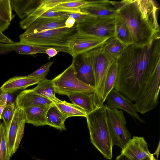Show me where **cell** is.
Here are the masks:
<instances>
[{
	"label": "cell",
	"instance_id": "6da1fadb",
	"mask_svg": "<svg viewBox=\"0 0 160 160\" xmlns=\"http://www.w3.org/2000/svg\"><path fill=\"white\" fill-rule=\"evenodd\" d=\"M160 38L159 33L147 44L127 46L117 61L118 74L114 89L132 102L160 63Z\"/></svg>",
	"mask_w": 160,
	"mask_h": 160
},
{
	"label": "cell",
	"instance_id": "7a4b0ae2",
	"mask_svg": "<svg viewBox=\"0 0 160 160\" xmlns=\"http://www.w3.org/2000/svg\"><path fill=\"white\" fill-rule=\"evenodd\" d=\"M131 32L132 44L142 46L150 42L160 32L158 21L159 6L152 0L110 1Z\"/></svg>",
	"mask_w": 160,
	"mask_h": 160
},
{
	"label": "cell",
	"instance_id": "3957f363",
	"mask_svg": "<svg viewBox=\"0 0 160 160\" xmlns=\"http://www.w3.org/2000/svg\"><path fill=\"white\" fill-rule=\"evenodd\" d=\"M107 109L106 104L96 107L86 118L91 143L105 158L110 160L113 146L108 124Z\"/></svg>",
	"mask_w": 160,
	"mask_h": 160
},
{
	"label": "cell",
	"instance_id": "277c9868",
	"mask_svg": "<svg viewBox=\"0 0 160 160\" xmlns=\"http://www.w3.org/2000/svg\"><path fill=\"white\" fill-rule=\"evenodd\" d=\"M78 32L75 24L69 28H61L28 35L22 34L19 42L37 46L68 48L69 42Z\"/></svg>",
	"mask_w": 160,
	"mask_h": 160
},
{
	"label": "cell",
	"instance_id": "5b68a950",
	"mask_svg": "<svg viewBox=\"0 0 160 160\" xmlns=\"http://www.w3.org/2000/svg\"><path fill=\"white\" fill-rule=\"evenodd\" d=\"M101 46L88 52L94 77L95 91L93 93V101L95 108L103 104V95L106 78L110 66L116 61L107 54Z\"/></svg>",
	"mask_w": 160,
	"mask_h": 160
},
{
	"label": "cell",
	"instance_id": "8992f818",
	"mask_svg": "<svg viewBox=\"0 0 160 160\" xmlns=\"http://www.w3.org/2000/svg\"><path fill=\"white\" fill-rule=\"evenodd\" d=\"M160 63L147 80L134 104L138 112L144 114L155 109L158 103Z\"/></svg>",
	"mask_w": 160,
	"mask_h": 160
},
{
	"label": "cell",
	"instance_id": "52a82bcc",
	"mask_svg": "<svg viewBox=\"0 0 160 160\" xmlns=\"http://www.w3.org/2000/svg\"><path fill=\"white\" fill-rule=\"evenodd\" d=\"M116 16L99 17L88 15L75 24L79 33L109 38L115 36Z\"/></svg>",
	"mask_w": 160,
	"mask_h": 160
},
{
	"label": "cell",
	"instance_id": "ba28073f",
	"mask_svg": "<svg viewBox=\"0 0 160 160\" xmlns=\"http://www.w3.org/2000/svg\"><path fill=\"white\" fill-rule=\"evenodd\" d=\"M56 93L68 95L77 92L93 93L95 88L80 81L77 77L72 64L52 79Z\"/></svg>",
	"mask_w": 160,
	"mask_h": 160
},
{
	"label": "cell",
	"instance_id": "9c48e42d",
	"mask_svg": "<svg viewBox=\"0 0 160 160\" xmlns=\"http://www.w3.org/2000/svg\"><path fill=\"white\" fill-rule=\"evenodd\" d=\"M107 120L113 146L122 149L131 138L123 111L107 107Z\"/></svg>",
	"mask_w": 160,
	"mask_h": 160
},
{
	"label": "cell",
	"instance_id": "30bf717a",
	"mask_svg": "<svg viewBox=\"0 0 160 160\" xmlns=\"http://www.w3.org/2000/svg\"><path fill=\"white\" fill-rule=\"evenodd\" d=\"M25 123L23 110L16 106L12 120L6 126V144L10 158L16 152L19 146L23 137Z\"/></svg>",
	"mask_w": 160,
	"mask_h": 160
},
{
	"label": "cell",
	"instance_id": "8fae6325",
	"mask_svg": "<svg viewBox=\"0 0 160 160\" xmlns=\"http://www.w3.org/2000/svg\"><path fill=\"white\" fill-rule=\"evenodd\" d=\"M108 39L78 32L71 40L68 48L73 58L101 46Z\"/></svg>",
	"mask_w": 160,
	"mask_h": 160
},
{
	"label": "cell",
	"instance_id": "7c38bea8",
	"mask_svg": "<svg viewBox=\"0 0 160 160\" xmlns=\"http://www.w3.org/2000/svg\"><path fill=\"white\" fill-rule=\"evenodd\" d=\"M72 63L77 78L84 83L95 88L93 68L88 52L72 58Z\"/></svg>",
	"mask_w": 160,
	"mask_h": 160
},
{
	"label": "cell",
	"instance_id": "4fadbf2b",
	"mask_svg": "<svg viewBox=\"0 0 160 160\" xmlns=\"http://www.w3.org/2000/svg\"><path fill=\"white\" fill-rule=\"evenodd\" d=\"M105 101L107 108L111 109L122 110L140 122H145V120L138 114L132 102L115 89H113L109 93Z\"/></svg>",
	"mask_w": 160,
	"mask_h": 160
},
{
	"label": "cell",
	"instance_id": "5bb4252c",
	"mask_svg": "<svg viewBox=\"0 0 160 160\" xmlns=\"http://www.w3.org/2000/svg\"><path fill=\"white\" fill-rule=\"evenodd\" d=\"M151 153L144 138L134 136L122 149L121 154L130 160H141Z\"/></svg>",
	"mask_w": 160,
	"mask_h": 160
},
{
	"label": "cell",
	"instance_id": "9a60e30c",
	"mask_svg": "<svg viewBox=\"0 0 160 160\" xmlns=\"http://www.w3.org/2000/svg\"><path fill=\"white\" fill-rule=\"evenodd\" d=\"M79 11L88 15L99 17H114L118 14L117 9L108 0L87 1Z\"/></svg>",
	"mask_w": 160,
	"mask_h": 160
},
{
	"label": "cell",
	"instance_id": "2e32d148",
	"mask_svg": "<svg viewBox=\"0 0 160 160\" xmlns=\"http://www.w3.org/2000/svg\"><path fill=\"white\" fill-rule=\"evenodd\" d=\"M67 18L62 17L38 18L34 21L22 34L28 35L48 30L65 27V22Z\"/></svg>",
	"mask_w": 160,
	"mask_h": 160
},
{
	"label": "cell",
	"instance_id": "e0dca14e",
	"mask_svg": "<svg viewBox=\"0 0 160 160\" xmlns=\"http://www.w3.org/2000/svg\"><path fill=\"white\" fill-rule=\"evenodd\" d=\"M50 47L29 45L20 42L9 43H0V55L12 51L20 55H33L40 52L45 53Z\"/></svg>",
	"mask_w": 160,
	"mask_h": 160
},
{
	"label": "cell",
	"instance_id": "ac0fdd59",
	"mask_svg": "<svg viewBox=\"0 0 160 160\" xmlns=\"http://www.w3.org/2000/svg\"><path fill=\"white\" fill-rule=\"evenodd\" d=\"M15 102L16 106L22 109L34 106L53 104L32 89L25 90L20 92L17 95Z\"/></svg>",
	"mask_w": 160,
	"mask_h": 160
},
{
	"label": "cell",
	"instance_id": "d6986e66",
	"mask_svg": "<svg viewBox=\"0 0 160 160\" xmlns=\"http://www.w3.org/2000/svg\"><path fill=\"white\" fill-rule=\"evenodd\" d=\"M53 104L34 106L23 109L26 123L36 127L47 125L46 113Z\"/></svg>",
	"mask_w": 160,
	"mask_h": 160
},
{
	"label": "cell",
	"instance_id": "ffe728a7",
	"mask_svg": "<svg viewBox=\"0 0 160 160\" xmlns=\"http://www.w3.org/2000/svg\"><path fill=\"white\" fill-rule=\"evenodd\" d=\"M40 81L27 76H15L5 82L0 87L3 92H14L37 84Z\"/></svg>",
	"mask_w": 160,
	"mask_h": 160
},
{
	"label": "cell",
	"instance_id": "44dd1931",
	"mask_svg": "<svg viewBox=\"0 0 160 160\" xmlns=\"http://www.w3.org/2000/svg\"><path fill=\"white\" fill-rule=\"evenodd\" d=\"M68 117L61 112L53 104L46 115L47 125L60 131L66 130L65 122Z\"/></svg>",
	"mask_w": 160,
	"mask_h": 160
},
{
	"label": "cell",
	"instance_id": "7402d4cb",
	"mask_svg": "<svg viewBox=\"0 0 160 160\" xmlns=\"http://www.w3.org/2000/svg\"><path fill=\"white\" fill-rule=\"evenodd\" d=\"M39 2L35 0H12L11 4L12 10L20 19H23L36 8Z\"/></svg>",
	"mask_w": 160,
	"mask_h": 160
},
{
	"label": "cell",
	"instance_id": "603a6c76",
	"mask_svg": "<svg viewBox=\"0 0 160 160\" xmlns=\"http://www.w3.org/2000/svg\"><path fill=\"white\" fill-rule=\"evenodd\" d=\"M72 103L83 109L87 114L95 108L93 103V93L87 92H77L67 96Z\"/></svg>",
	"mask_w": 160,
	"mask_h": 160
},
{
	"label": "cell",
	"instance_id": "cb8c5ba5",
	"mask_svg": "<svg viewBox=\"0 0 160 160\" xmlns=\"http://www.w3.org/2000/svg\"><path fill=\"white\" fill-rule=\"evenodd\" d=\"M37 84L36 87L32 89L34 92L50 100L54 104L62 101L55 96V90L52 80L45 78Z\"/></svg>",
	"mask_w": 160,
	"mask_h": 160
},
{
	"label": "cell",
	"instance_id": "d4e9b609",
	"mask_svg": "<svg viewBox=\"0 0 160 160\" xmlns=\"http://www.w3.org/2000/svg\"><path fill=\"white\" fill-rule=\"evenodd\" d=\"M101 46L107 54L115 61H117L120 57L127 47L115 37L108 38Z\"/></svg>",
	"mask_w": 160,
	"mask_h": 160
},
{
	"label": "cell",
	"instance_id": "484cf974",
	"mask_svg": "<svg viewBox=\"0 0 160 160\" xmlns=\"http://www.w3.org/2000/svg\"><path fill=\"white\" fill-rule=\"evenodd\" d=\"M114 37L127 46L132 44L131 32L128 26L118 14L115 18Z\"/></svg>",
	"mask_w": 160,
	"mask_h": 160
},
{
	"label": "cell",
	"instance_id": "4316f807",
	"mask_svg": "<svg viewBox=\"0 0 160 160\" xmlns=\"http://www.w3.org/2000/svg\"><path fill=\"white\" fill-rule=\"evenodd\" d=\"M11 0H0V30H6L14 17Z\"/></svg>",
	"mask_w": 160,
	"mask_h": 160
},
{
	"label": "cell",
	"instance_id": "83f0119b",
	"mask_svg": "<svg viewBox=\"0 0 160 160\" xmlns=\"http://www.w3.org/2000/svg\"><path fill=\"white\" fill-rule=\"evenodd\" d=\"M118 74V65L116 61H114L110 66L106 78L103 95L104 103L108 95L114 89Z\"/></svg>",
	"mask_w": 160,
	"mask_h": 160
},
{
	"label": "cell",
	"instance_id": "f1b7e54d",
	"mask_svg": "<svg viewBox=\"0 0 160 160\" xmlns=\"http://www.w3.org/2000/svg\"><path fill=\"white\" fill-rule=\"evenodd\" d=\"M62 113L68 118L72 117H86L87 113L82 108L72 103L63 100L54 104Z\"/></svg>",
	"mask_w": 160,
	"mask_h": 160
},
{
	"label": "cell",
	"instance_id": "f546056e",
	"mask_svg": "<svg viewBox=\"0 0 160 160\" xmlns=\"http://www.w3.org/2000/svg\"><path fill=\"white\" fill-rule=\"evenodd\" d=\"M87 1L84 0H68L57 5L51 10L57 12H78L84 6Z\"/></svg>",
	"mask_w": 160,
	"mask_h": 160
},
{
	"label": "cell",
	"instance_id": "4dcf8cb0",
	"mask_svg": "<svg viewBox=\"0 0 160 160\" xmlns=\"http://www.w3.org/2000/svg\"><path fill=\"white\" fill-rule=\"evenodd\" d=\"M53 61L49 62L42 65L33 72L27 76L28 77L34 78L40 81L46 78Z\"/></svg>",
	"mask_w": 160,
	"mask_h": 160
},
{
	"label": "cell",
	"instance_id": "1f68e13d",
	"mask_svg": "<svg viewBox=\"0 0 160 160\" xmlns=\"http://www.w3.org/2000/svg\"><path fill=\"white\" fill-rule=\"evenodd\" d=\"M6 129L4 123L0 122V139L3 160H10L6 141Z\"/></svg>",
	"mask_w": 160,
	"mask_h": 160
},
{
	"label": "cell",
	"instance_id": "d6a6232c",
	"mask_svg": "<svg viewBox=\"0 0 160 160\" xmlns=\"http://www.w3.org/2000/svg\"><path fill=\"white\" fill-rule=\"evenodd\" d=\"M15 102L7 104L5 106L2 115V119L3 123L7 126L12 120L16 109Z\"/></svg>",
	"mask_w": 160,
	"mask_h": 160
},
{
	"label": "cell",
	"instance_id": "836d02e7",
	"mask_svg": "<svg viewBox=\"0 0 160 160\" xmlns=\"http://www.w3.org/2000/svg\"><path fill=\"white\" fill-rule=\"evenodd\" d=\"M68 0H43L39 1L37 6L38 8L46 11L50 10L57 5L65 2Z\"/></svg>",
	"mask_w": 160,
	"mask_h": 160
},
{
	"label": "cell",
	"instance_id": "e575fe53",
	"mask_svg": "<svg viewBox=\"0 0 160 160\" xmlns=\"http://www.w3.org/2000/svg\"><path fill=\"white\" fill-rule=\"evenodd\" d=\"M15 92L7 93L2 91L0 88V103H7L15 102L17 96Z\"/></svg>",
	"mask_w": 160,
	"mask_h": 160
},
{
	"label": "cell",
	"instance_id": "d590c367",
	"mask_svg": "<svg viewBox=\"0 0 160 160\" xmlns=\"http://www.w3.org/2000/svg\"><path fill=\"white\" fill-rule=\"evenodd\" d=\"M64 12L66 17H70L74 18L76 21V23L82 21L88 15L79 12Z\"/></svg>",
	"mask_w": 160,
	"mask_h": 160
},
{
	"label": "cell",
	"instance_id": "8d00e7d4",
	"mask_svg": "<svg viewBox=\"0 0 160 160\" xmlns=\"http://www.w3.org/2000/svg\"><path fill=\"white\" fill-rule=\"evenodd\" d=\"M13 42L11 39L6 36L0 30V43H9Z\"/></svg>",
	"mask_w": 160,
	"mask_h": 160
},
{
	"label": "cell",
	"instance_id": "74e56055",
	"mask_svg": "<svg viewBox=\"0 0 160 160\" xmlns=\"http://www.w3.org/2000/svg\"><path fill=\"white\" fill-rule=\"evenodd\" d=\"M76 23L75 20L72 18L68 17L65 22V27L67 28H71Z\"/></svg>",
	"mask_w": 160,
	"mask_h": 160
},
{
	"label": "cell",
	"instance_id": "f35d334b",
	"mask_svg": "<svg viewBox=\"0 0 160 160\" xmlns=\"http://www.w3.org/2000/svg\"><path fill=\"white\" fill-rule=\"evenodd\" d=\"M115 160H130L128 158L125 156L121 154H120L117 156Z\"/></svg>",
	"mask_w": 160,
	"mask_h": 160
},
{
	"label": "cell",
	"instance_id": "ab89813d",
	"mask_svg": "<svg viewBox=\"0 0 160 160\" xmlns=\"http://www.w3.org/2000/svg\"><path fill=\"white\" fill-rule=\"evenodd\" d=\"M7 103L0 104V119H2V115L4 109Z\"/></svg>",
	"mask_w": 160,
	"mask_h": 160
},
{
	"label": "cell",
	"instance_id": "60d3db41",
	"mask_svg": "<svg viewBox=\"0 0 160 160\" xmlns=\"http://www.w3.org/2000/svg\"><path fill=\"white\" fill-rule=\"evenodd\" d=\"M141 160H157L155 158L153 154L151 153L146 158Z\"/></svg>",
	"mask_w": 160,
	"mask_h": 160
},
{
	"label": "cell",
	"instance_id": "b9f144b4",
	"mask_svg": "<svg viewBox=\"0 0 160 160\" xmlns=\"http://www.w3.org/2000/svg\"><path fill=\"white\" fill-rule=\"evenodd\" d=\"M0 160H3L2 155V151H1V149L0 139Z\"/></svg>",
	"mask_w": 160,
	"mask_h": 160
},
{
	"label": "cell",
	"instance_id": "7bdbcfd3",
	"mask_svg": "<svg viewBox=\"0 0 160 160\" xmlns=\"http://www.w3.org/2000/svg\"><path fill=\"white\" fill-rule=\"evenodd\" d=\"M36 160H45V159H41V158H36Z\"/></svg>",
	"mask_w": 160,
	"mask_h": 160
}]
</instances>
